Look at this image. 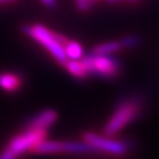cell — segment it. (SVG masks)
Wrapping results in <instances>:
<instances>
[{
  "label": "cell",
  "instance_id": "6da1fadb",
  "mask_svg": "<svg viewBox=\"0 0 159 159\" xmlns=\"http://www.w3.org/2000/svg\"><path fill=\"white\" fill-rule=\"evenodd\" d=\"M21 31L29 38L42 45L49 53L57 60V62L63 64L67 61V57L65 54L64 45L69 41L62 34L54 32L52 30L48 29L42 25H28L21 28Z\"/></svg>",
  "mask_w": 159,
  "mask_h": 159
},
{
  "label": "cell",
  "instance_id": "7a4b0ae2",
  "mask_svg": "<svg viewBox=\"0 0 159 159\" xmlns=\"http://www.w3.org/2000/svg\"><path fill=\"white\" fill-rule=\"evenodd\" d=\"M143 109V99L139 96L126 97L117 104L115 112L104 128V134L111 137L132 123Z\"/></svg>",
  "mask_w": 159,
  "mask_h": 159
},
{
  "label": "cell",
  "instance_id": "3957f363",
  "mask_svg": "<svg viewBox=\"0 0 159 159\" xmlns=\"http://www.w3.org/2000/svg\"><path fill=\"white\" fill-rule=\"evenodd\" d=\"M47 129L27 128L25 133L17 135L9 142L8 146L0 155V159H17L27 150H31L40 142L45 139Z\"/></svg>",
  "mask_w": 159,
  "mask_h": 159
},
{
  "label": "cell",
  "instance_id": "277c9868",
  "mask_svg": "<svg viewBox=\"0 0 159 159\" xmlns=\"http://www.w3.org/2000/svg\"><path fill=\"white\" fill-rule=\"evenodd\" d=\"M86 67L89 75L94 74L105 79H114L120 73L122 65L119 60L111 54H94L89 53L81 57Z\"/></svg>",
  "mask_w": 159,
  "mask_h": 159
},
{
  "label": "cell",
  "instance_id": "5b68a950",
  "mask_svg": "<svg viewBox=\"0 0 159 159\" xmlns=\"http://www.w3.org/2000/svg\"><path fill=\"white\" fill-rule=\"evenodd\" d=\"M83 140L93 147L95 150L107 152L114 156H124L128 152L129 147L126 143L120 140H114L107 137H102L94 133H85L83 134Z\"/></svg>",
  "mask_w": 159,
  "mask_h": 159
},
{
  "label": "cell",
  "instance_id": "8992f818",
  "mask_svg": "<svg viewBox=\"0 0 159 159\" xmlns=\"http://www.w3.org/2000/svg\"><path fill=\"white\" fill-rule=\"evenodd\" d=\"M57 113L53 109H45L37 116L30 119V122L28 123L27 128L31 129H47L50 127L53 123L57 120Z\"/></svg>",
  "mask_w": 159,
  "mask_h": 159
},
{
  "label": "cell",
  "instance_id": "52a82bcc",
  "mask_svg": "<svg viewBox=\"0 0 159 159\" xmlns=\"http://www.w3.org/2000/svg\"><path fill=\"white\" fill-rule=\"evenodd\" d=\"M21 85V77L13 73L0 74V87L7 92H15Z\"/></svg>",
  "mask_w": 159,
  "mask_h": 159
},
{
  "label": "cell",
  "instance_id": "ba28073f",
  "mask_svg": "<svg viewBox=\"0 0 159 159\" xmlns=\"http://www.w3.org/2000/svg\"><path fill=\"white\" fill-rule=\"evenodd\" d=\"M65 69L69 71L71 75L79 80L86 79L89 76V72H87L86 67H85L84 63L82 62V60H67L64 63Z\"/></svg>",
  "mask_w": 159,
  "mask_h": 159
},
{
  "label": "cell",
  "instance_id": "9c48e42d",
  "mask_svg": "<svg viewBox=\"0 0 159 159\" xmlns=\"http://www.w3.org/2000/svg\"><path fill=\"white\" fill-rule=\"evenodd\" d=\"M123 49L119 41H109V42H104L101 44L94 47L91 53L94 54H112L117 51Z\"/></svg>",
  "mask_w": 159,
  "mask_h": 159
},
{
  "label": "cell",
  "instance_id": "30bf717a",
  "mask_svg": "<svg viewBox=\"0 0 159 159\" xmlns=\"http://www.w3.org/2000/svg\"><path fill=\"white\" fill-rule=\"evenodd\" d=\"M64 50L67 59L70 57L71 60H80L83 57V49L79 42L67 41L64 45Z\"/></svg>",
  "mask_w": 159,
  "mask_h": 159
},
{
  "label": "cell",
  "instance_id": "8fae6325",
  "mask_svg": "<svg viewBox=\"0 0 159 159\" xmlns=\"http://www.w3.org/2000/svg\"><path fill=\"white\" fill-rule=\"evenodd\" d=\"M120 45L122 48H125V49H128V48H133V47H136L140 43V38L138 35H135V34H129L126 35V37L123 38L120 41Z\"/></svg>",
  "mask_w": 159,
  "mask_h": 159
},
{
  "label": "cell",
  "instance_id": "7c38bea8",
  "mask_svg": "<svg viewBox=\"0 0 159 159\" xmlns=\"http://www.w3.org/2000/svg\"><path fill=\"white\" fill-rule=\"evenodd\" d=\"M75 5L80 11H87L91 9L93 2L92 0H75Z\"/></svg>",
  "mask_w": 159,
  "mask_h": 159
},
{
  "label": "cell",
  "instance_id": "4fadbf2b",
  "mask_svg": "<svg viewBox=\"0 0 159 159\" xmlns=\"http://www.w3.org/2000/svg\"><path fill=\"white\" fill-rule=\"evenodd\" d=\"M43 3H44L47 7H50V8H52L55 6V0H41Z\"/></svg>",
  "mask_w": 159,
  "mask_h": 159
},
{
  "label": "cell",
  "instance_id": "5bb4252c",
  "mask_svg": "<svg viewBox=\"0 0 159 159\" xmlns=\"http://www.w3.org/2000/svg\"><path fill=\"white\" fill-rule=\"evenodd\" d=\"M16 0H0V5H2V3H9V2H13Z\"/></svg>",
  "mask_w": 159,
  "mask_h": 159
},
{
  "label": "cell",
  "instance_id": "9a60e30c",
  "mask_svg": "<svg viewBox=\"0 0 159 159\" xmlns=\"http://www.w3.org/2000/svg\"><path fill=\"white\" fill-rule=\"evenodd\" d=\"M107 2H116V1H119V0H105Z\"/></svg>",
  "mask_w": 159,
  "mask_h": 159
},
{
  "label": "cell",
  "instance_id": "2e32d148",
  "mask_svg": "<svg viewBox=\"0 0 159 159\" xmlns=\"http://www.w3.org/2000/svg\"><path fill=\"white\" fill-rule=\"evenodd\" d=\"M128 1H130V2H135V1H137V0H128Z\"/></svg>",
  "mask_w": 159,
  "mask_h": 159
},
{
  "label": "cell",
  "instance_id": "e0dca14e",
  "mask_svg": "<svg viewBox=\"0 0 159 159\" xmlns=\"http://www.w3.org/2000/svg\"><path fill=\"white\" fill-rule=\"evenodd\" d=\"M95 1H96V0H92V2H93V3H94V2H95Z\"/></svg>",
  "mask_w": 159,
  "mask_h": 159
}]
</instances>
